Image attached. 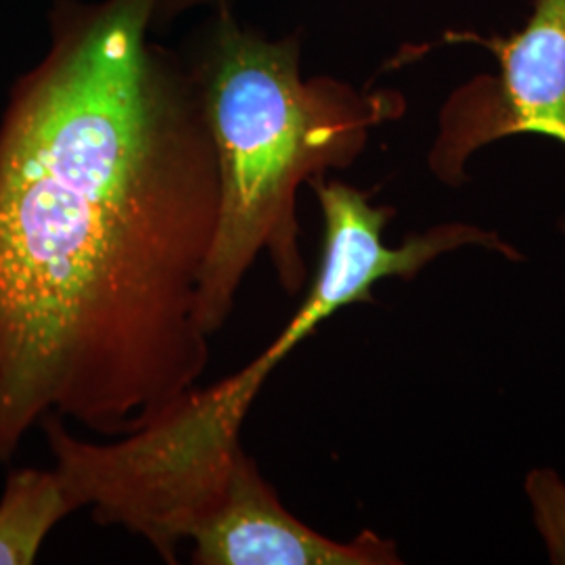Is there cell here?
Listing matches in <instances>:
<instances>
[{
    "mask_svg": "<svg viewBox=\"0 0 565 565\" xmlns=\"http://www.w3.org/2000/svg\"><path fill=\"white\" fill-rule=\"evenodd\" d=\"M160 0H55L0 121V463L51 413L118 438L210 364L218 156Z\"/></svg>",
    "mask_w": 565,
    "mask_h": 565,
    "instance_id": "obj_1",
    "label": "cell"
},
{
    "mask_svg": "<svg viewBox=\"0 0 565 565\" xmlns=\"http://www.w3.org/2000/svg\"><path fill=\"white\" fill-rule=\"evenodd\" d=\"M300 55L298 34L270 41L218 2L191 60L221 172V218L200 308L212 335L228 321L260 254L270 258L287 296L302 291L308 268L300 249V186L350 168L371 130L406 111L398 90H359L329 76L303 81Z\"/></svg>",
    "mask_w": 565,
    "mask_h": 565,
    "instance_id": "obj_2",
    "label": "cell"
},
{
    "mask_svg": "<svg viewBox=\"0 0 565 565\" xmlns=\"http://www.w3.org/2000/svg\"><path fill=\"white\" fill-rule=\"evenodd\" d=\"M448 39L486 46L499 60V74L467 82L443 107L429 151L440 181L463 184L467 160L513 135H541L565 147V0H534L524 28L505 39L471 32Z\"/></svg>",
    "mask_w": 565,
    "mask_h": 565,
    "instance_id": "obj_3",
    "label": "cell"
},
{
    "mask_svg": "<svg viewBox=\"0 0 565 565\" xmlns=\"http://www.w3.org/2000/svg\"><path fill=\"white\" fill-rule=\"evenodd\" d=\"M195 565H398V546L371 530L350 543L331 541L291 515L242 450L223 494L191 527Z\"/></svg>",
    "mask_w": 565,
    "mask_h": 565,
    "instance_id": "obj_4",
    "label": "cell"
},
{
    "mask_svg": "<svg viewBox=\"0 0 565 565\" xmlns=\"http://www.w3.org/2000/svg\"><path fill=\"white\" fill-rule=\"evenodd\" d=\"M76 511L57 469H18L0 497V565L34 564L46 534Z\"/></svg>",
    "mask_w": 565,
    "mask_h": 565,
    "instance_id": "obj_5",
    "label": "cell"
},
{
    "mask_svg": "<svg viewBox=\"0 0 565 565\" xmlns=\"http://www.w3.org/2000/svg\"><path fill=\"white\" fill-rule=\"evenodd\" d=\"M525 492L553 564H565V484L551 469L530 471Z\"/></svg>",
    "mask_w": 565,
    "mask_h": 565,
    "instance_id": "obj_6",
    "label": "cell"
},
{
    "mask_svg": "<svg viewBox=\"0 0 565 565\" xmlns=\"http://www.w3.org/2000/svg\"><path fill=\"white\" fill-rule=\"evenodd\" d=\"M218 4V2H226V0H160L158 4V21L168 20V18H174L182 11L191 9V7H200V4Z\"/></svg>",
    "mask_w": 565,
    "mask_h": 565,
    "instance_id": "obj_7",
    "label": "cell"
}]
</instances>
